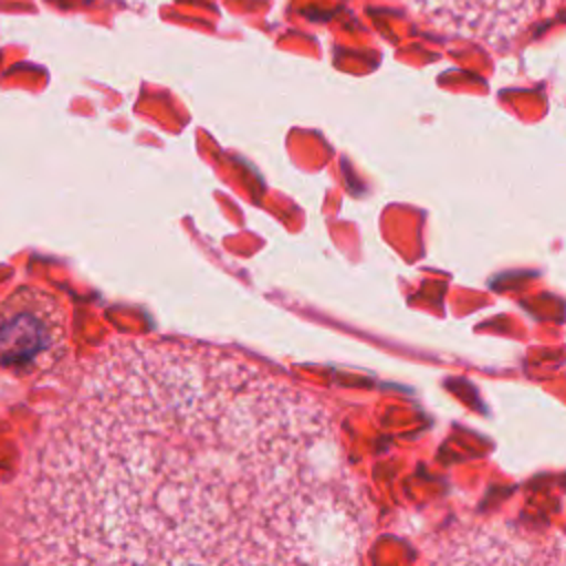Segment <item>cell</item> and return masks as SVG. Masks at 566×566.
<instances>
[{"mask_svg":"<svg viewBox=\"0 0 566 566\" xmlns=\"http://www.w3.org/2000/svg\"><path fill=\"white\" fill-rule=\"evenodd\" d=\"M369 533L327 405L190 338L80 363L0 493V566H360Z\"/></svg>","mask_w":566,"mask_h":566,"instance_id":"6da1fadb","label":"cell"},{"mask_svg":"<svg viewBox=\"0 0 566 566\" xmlns=\"http://www.w3.org/2000/svg\"><path fill=\"white\" fill-rule=\"evenodd\" d=\"M69 340L66 312L49 292L20 287L0 303V363L15 371H49Z\"/></svg>","mask_w":566,"mask_h":566,"instance_id":"7a4b0ae2","label":"cell"},{"mask_svg":"<svg viewBox=\"0 0 566 566\" xmlns=\"http://www.w3.org/2000/svg\"><path fill=\"white\" fill-rule=\"evenodd\" d=\"M407 7L455 38L502 46L513 42L533 20L537 0H405Z\"/></svg>","mask_w":566,"mask_h":566,"instance_id":"3957f363","label":"cell"}]
</instances>
